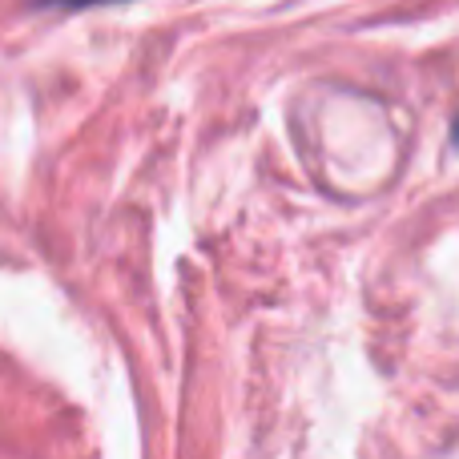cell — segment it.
Returning <instances> with one entry per match:
<instances>
[{"instance_id": "1", "label": "cell", "mask_w": 459, "mask_h": 459, "mask_svg": "<svg viewBox=\"0 0 459 459\" xmlns=\"http://www.w3.org/2000/svg\"><path fill=\"white\" fill-rule=\"evenodd\" d=\"M45 4H65V8H89V4H113V0H45Z\"/></svg>"}, {"instance_id": "2", "label": "cell", "mask_w": 459, "mask_h": 459, "mask_svg": "<svg viewBox=\"0 0 459 459\" xmlns=\"http://www.w3.org/2000/svg\"><path fill=\"white\" fill-rule=\"evenodd\" d=\"M452 137H455V142H459V117H455V129H452Z\"/></svg>"}]
</instances>
